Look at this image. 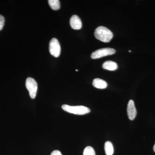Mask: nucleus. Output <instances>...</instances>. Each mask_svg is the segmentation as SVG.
<instances>
[{
    "mask_svg": "<svg viewBox=\"0 0 155 155\" xmlns=\"http://www.w3.org/2000/svg\"><path fill=\"white\" fill-rule=\"evenodd\" d=\"M116 53V50L111 48H104L97 50L92 53L91 58L93 59H99L114 54Z\"/></svg>",
    "mask_w": 155,
    "mask_h": 155,
    "instance_id": "nucleus-4",
    "label": "nucleus"
},
{
    "mask_svg": "<svg viewBox=\"0 0 155 155\" xmlns=\"http://www.w3.org/2000/svg\"><path fill=\"white\" fill-rule=\"evenodd\" d=\"M153 150H154V151L155 152V144L154 145V147H153Z\"/></svg>",
    "mask_w": 155,
    "mask_h": 155,
    "instance_id": "nucleus-15",
    "label": "nucleus"
},
{
    "mask_svg": "<svg viewBox=\"0 0 155 155\" xmlns=\"http://www.w3.org/2000/svg\"><path fill=\"white\" fill-rule=\"evenodd\" d=\"M71 28L75 30H79L82 27V22L77 15H73L69 21Z\"/></svg>",
    "mask_w": 155,
    "mask_h": 155,
    "instance_id": "nucleus-7",
    "label": "nucleus"
},
{
    "mask_svg": "<svg viewBox=\"0 0 155 155\" xmlns=\"http://www.w3.org/2000/svg\"><path fill=\"white\" fill-rule=\"evenodd\" d=\"M25 86L29 91L31 98H35L38 90V84L35 80L32 78H28L25 81Z\"/></svg>",
    "mask_w": 155,
    "mask_h": 155,
    "instance_id": "nucleus-3",
    "label": "nucleus"
},
{
    "mask_svg": "<svg viewBox=\"0 0 155 155\" xmlns=\"http://www.w3.org/2000/svg\"><path fill=\"white\" fill-rule=\"evenodd\" d=\"M49 49L50 54L54 57L58 58L60 55L61 47L57 38H53L51 40L49 45Z\"/></svg>",
    "mask_w": 155,
    "mask_h": 155,
    "instance_id": "nucleus-5",
    "label": "nucleus"
},
{
    "mask_svg": "<svg viewBox=\"0 0 155 155\" xmlns=\"http://www.w3.org/2000/svg\"><path fill=\"white\" fill-rule=\"evenodd\" d=\"M137 112L136 109L134 101L130 100L128 102L127 106V114L130 120H133L136 116Z\"/></svg>",
    "mask_w": 155,
    "mask_h": 155,
    "instance_id": "nucleus-6",
    "label": "nucleus"
},
{
    "mask_svg": "<svg viewBox=\"0 0 155 155\" xmlns=\"http://www.w3.org/2000/svg\"><path fill=\"white\" fill-rule=\"evenodd\" d=\"M92 84L96 88L101 89L106 88L107 87V83L106 81L98 78H95L94 79Z\"/></svg>",
    "mask_w": 155,
    "mask_h": 155,
    "instance_id": "nucleus-8",
    "label": "nucleus"
},
{
    "mask_svg": "<svg viewBox=\"0 0 155 155\" xmlns=\"http://www.w3.org/2000/svg\"><path fill=\"white\" fill-rule=\"evenodd\" d=\"M104 149L106 155H113L114 154V146L111 142H106L105 143Z\"/></svg>",
    "mask_w": 155,
    "mask_h": 155,
    "instance_id": "nucleus-10",
    "label": "nucleus"
},
{
    "mask_svg": "<svg viewBox=\"0 0 155 155\" xmlns=\"http://www.w3.org/2000/svg\"><path fill=\"white\" fill-rule=\"evenodd\" d=\"M48 2L50 7L53 10L57 11L60 8L61 5L59 0H49Z\"/></svg>",
    "mask_w": 155,
    "mask_h": 155,
    "instance_id": "nucleus-11",
    "label": "nucleus"
},
{
    "mask_svg": "<svg viewBox=\"0 0 155 155\" xmlns=\"http://www.w3.org/2000/svg\"><path fill=\"white\" fill-rule=\"evenodd\" d=\"M83 155H96L95 152L91 147H87L84 150Z\"/></svg>",
    "mask_w": 155,
    "mask_h": 155,
    "instance_id": "nucleus-12",
    "label": "nucleus"
},
{
    "mask_svg": "<svg viewBox=\"0 0 155 155\" xmlns=\"http://www.w3.org/2000/svg\"><path fill=\"white\" fill-rule=\"evenodd\" d=\"M103 69L110 71H114L118 69V65L116 62L111 61H106L103 64Z\"/></svg>",
    "mask_w": 155,
    "mask_h": 155,
    "instance_id": "nucleus-9",
    "label": "nucleus"
},
{
    "mask_svg": "<svg viewBox=\"0 0 155 155\" xmlns=\"http://www.w3.org/2000/svg\"><path fill=\"white\" fill-rule=\"evenodd\" d=\"M76 71H77H77H78V70H76Z\"/></svg>",
    "mask_w": 155,
    "mask_h": 155,
    "instance_id": "nucleus-17",
    "label": "nucleus"
},
{
    "mask_svg": "<svg viewBox=\"0 0 155 155\" xmlns=\"http://www.w3.org/2000/svg\"><path fill=\"white\" fill-rule=\"evenodd\" d=\"M64 110L70 114L78 115H84L91 112L90 109L83 106H71L64 104L62 106Z\"/></svg>",
    "mask_w": 155,
    "mask_h": 155,
    "instance_id": "nucleus-2",
    "label": "nucleus"
},
{
    "mask_svg": "<svg viewBox=\"0 0 155 155\" xmlns=\"http://www.w3.org/2000/svg\"><path fill=\"white\" fill-rule=\"evenodd\" d=\"M94 36L96 38L105 43L109 42L114 37L113 32L104 26H100L95 29Z\"/></svg>",
    "mask_w": 155,
    "mask_h": 155,
    "instance_id": "nucleus-1",
    "label": "nucleus"
},
{
    "mask_svg": "<svg viewBox=\"0 0 155 155\" xmlns=\"http://www.w3.org/2000/svg\"><path fill=\"white\" fill-rule=\"evenodd\" d=\"M129 51V52H131V51H130V50H129V51Z\"/></svg>",
    "mask_w": 155,
    "mask_h": 155,
    "instance_id": "nucleus-16",
    "label": "nucleus"
},
{
    "mask_svg": "<svg viewBox=\"0 0 155 155\" xmlns=\"http://www.w3.org/2000/svg\"><path fill=\"white\" fill-rule=\"evenodd\" d=\"M51 155H62V154L60 151L56 150H54V151H53L51 153Z\"/></svg>",
    "mask_w": 155,
    "mask_h": 155,
    "instance_id": "nucleus-14",
    "label": "nucleus"
},
{
    "mask_svg": "<svg viewBox=\"0 0 155 155\" xmlns=\"http://www.w3.org/2000/svg\"><path fill=\"white\" fill-rule=\"evenodd\" d=\"M5 19L2 15H0V31L3 29L5 25Z\"/></svg>",
    "mask_w": 155,
    "mask_h": 155,
    "instance_id": "nucleus-13",
    "label": "nucleus"
}]
</instances>
